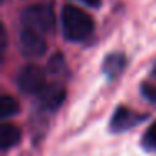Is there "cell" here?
I'll list each match as a JSON object with an SVG mask.
<instances>
[{"label": "cell", "mask_w": 156, "mask_h": 156, "mask_svg": "<svg viewBox=\"0 0 156 156\" xmlns=\"http://www.w3.org/2000/svg\"><path fill=\"white\" fill-rule=\"evenodd\" d=\"M61 22L64 39L69 42H84L94 32L92 17L87 12H84L82 9L76 7L72 4H67L62 7Z\"/></svg>", "instance_id": "cell-1"}, {"label": "cell", "mask_w": 156, "mask_h": 156, "mask_svg": "<svg viewBox=\"0 0 156 156\" xmlns=\"http://www.w3.org/2000/svg\"><path fill=\"white\" fill-rule=\"evenodd\" d=\"M15 84H17L19 91L22 94L27 96H41L44 92V89L47 87V76H45V71L42 67L35 64H29L24 66L20 71L15 76Z\"/></svg>", "instance_id": "cell-2"}, {"label": "cell", "mask_w": 156, "mask_h": 156, "mask_svg": "<svg viewBox=\"0 0 156 156\" xmlns=\"http://www.w3.org/2000/svg\"><path fill=\"white\" fill-rule=\"evenodd\" d=\"M20 22L22 27L34 29L41 34H47L52 30L55 24L54 10L51 5H30V7L22 10Z\"/></svg>", "instance_id": "cell-3"}, {"label": "cell", "mask_w": 156, "mask_h": 156, "mask_svg": "<svg viewBox=\"0 0 156 156\" xmlns=\"http://www.w3.org/2000/svg\"><path fill=\"white\" fill-rule=\"evenodd\" d=\"M19 47L25 57H42L47 51V42L44 39V34L34 29L22 27L19 35Z\"/></svg>", "instance_id": "cell-4"}, {"label": "cell", "mask_w": 156, "mask_h": 156, "mask_svg": "<svg viewBox=\"0 0 156 156\" xmlns=\"http://www.w3.org/2000/svg\"><path fill=\"white\" fill-rule=\"evenodd\" d=\"M146 119H148L146 114L131 111L126 106H118L111 118V121H109V131L111 133H124L128 129L134 128V126L141 124Z\"/></svg>", "instance_id": "cell-5"}, {"label": "cell", "mask_w": 156, "mask_h": 156, "mask_svg": "<svg viewBox=\"0 0 156 156\" xmlns=\"http://www.w3.org/2000/svg\"><path fill=\"white\" fill-rule=\"evenodd\" d=\"M66 99V89L61 84H49L41 96H37L39 106L47 111H55Z\"/></svg>", "instance_id": "cell-6"}, {"label": "cell", "mask_w": 156, "mask_h": 156, "mask_svg": "<svg viewBox=\"0 0 156 156\" xmlns=\"http://www.w3.org/2000/svg\"><path fill=\"white\" fill-rule=\"evenodd\" d=\"M126 67V57L121 52H111L102 61V72L108 76L109 81H114L116 77L122 74Z\"/></svg>", "instance_id": "cell-7"}, {"label": "cell", "mask_w": 156, "mask_h": 156, "mask_svg": "<svg viewBox=\"0 0 156 156\" xmlns=\"http://www.w3.org/2000/svg\"><path fill=\"white\" fill-rule=\"evenodd\" d=\"M22 141V129L10 122H4L0 128V148L4 151L15 148Z\"/></svg>", "instance_id": "cell-8"}, {"label": "cell", "mask_w": 156, "mask_h": 156, "mask_svg": "<svg viewBox=\"0 0 156 156\" xmlns=\"http://www.w3.org/2000/svg\"><path fill=\"white\" fill-rule=\"evenodd\" d=\"M20 112V104L19 101L10 94H4L0 99V119L5 121L9 118H14Z\"/></svg>", "instance_id": "cell-9"}, {"label": "cell", "mask_w": 156, "mask_h": 156, "mask_svg": "<svg viewBox=\"0 0 156 156\" xmlns=\"http://www.w3.org/2000/svg\"><path fill=\"white\" fill-rule=\"evenodd\" d=\"M141 144L146 151H154L156 153V121L149 124V128L144 131L141 138Z\"/></svg>", "instance_id": "cell-10"}, {"label": "cell", "mask_w": 156, "mask_h": 156, "mask_svg": "<svg viewBox=\"0 0 156 156\" xmlns=\"http://www.w3.org/2000/svg\"><path fill=\"white\" fill-rule=\"evenodd\" d=\"M141 94H143V98H144L148 102L156 104V86L149 84V82L141 84Z\"/></svg>", "instance_id": "cell-11"}, {"label": "cell", "mask_w": 156, "mask_h": 156, "mask_svg": "<svg viewBox=\"0 0 156 156\" xmlns=\"http://www.w3.org/2000/svg\"><path fill=\"white\" fill-rule=\"evenodd\" d=\"M84 4H87L89 7H99L101 5V0H82Z\"/></svg>", "instance_id": "cell-12"}, {"label": "cell", "mask_w": 156, "mask_h": 156, "mask_svg": "<svg viewBox=\"0 0 156 156\" xmlns=\"http://www.w3.org/2000/svg\"><path fill=\"white\" fill-rule=\"evenodd\" d=\"M154 76H156V66H154Z\"/></svg>", "instance_id": "cell-13"}]
</instances>
